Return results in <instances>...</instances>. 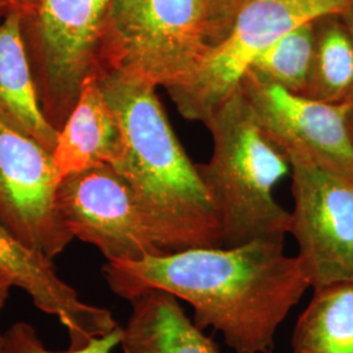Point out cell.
Here are the masks:
<instances>
[{
  "label": "cell",
  "instance_id": "cell-1",
  "mask_svg": "<svg viewBox=\"0 0 353 353\" xmlns=\"http://www.w3.org/2000/svg\"><path fill=\"white\" fill-rule=\"evenodd\" d=\"M285 237L250 241L234 248H194L106 262L105 280L117 296L134 300L164 290L194 309L201 330L221 332L236 353H271L290 310L310 285Z\"/></svg>",
  "mask_w": 353,
  "mask_h": 353
},
{
  "label": "cell",
  "instance_id": "cell-2",
  "mask_svg": "<svg viewBox=\"0 0 353 353\" xmlns=\"http://www.w3.org/2000/svg\"><path fill=\"white\" fill-rule=\"evenodd\" d=\"M122 131L113 164L164 252L221 246L214 203L176 138L156 87L114 71L94 72Z\"/></svg>",
  "mask_w": 353,
  "mask_h": 353
},
{
  "label": "cell",
  "instance_id": "cell-3",
  "mask_svg": "<svg viewBox=\"0 0 353 353\" xmlns=\"http://www.w3.org/2000/svg\"><path fill=\"white\" fill-rule=\"evenodd\" d=\"M212 135V154L199 173L214 203L221 246L285 237L290 212L275 199V188L290 174L284 152L270 139L237 88L204 123Z\"/></svg>",
  "mask_w": 353,
  "mask_h": 353
},
{
  "label": "cell",
  "instance_id": "cell-4",
  "mask_svg": "<svg viewBox=\"0 0 353 353\" xmlns=\"http://www.w3.org/2000/svg\"><path fill=\"white\" fill-rule=\"evenodd\" d=\"M210 49L207 0H113L96 71L169 90L194 75Z\"/></svg>",
  "mask_w": 353,
  "mask_h": 353
},
{
  "label": "cell",
  "instance_id": "cell-5",
  "mask_svg": "<svg viewBox=\"0 0 353 353\" xmlns=\"http://www.w3.org/2000/svg\"><path fill=\"white\" fill-rule=\"evenodd\" d=\"M113 0H30L23 34L42 110L58 131L96 71Z\"/></svg>",
  "mask_w": 353,
  "mask_h": 353
},
{
  "label": "cell",
  "instance_id": "cell-6",
  "mask_svg": "<svg viewBox=\"0 0 353 353\" xmlns=\"http://www.w3.org/2000/svg\"><path fill=\"white\" fill-rule=\"evenodd\" d=\"M348 0H246L227 37L207 52L189 80L168 93L176 110L203 125L237 89L252 59L299 26L341 13Z\"/></svg>",
  "mask_w": 353,
  "mask_h": 353
},
{
  "label": "cell",
  "instance_id": "cell-7",
  "mask_svg": "<svg viewBox=\"0 0 353 353\" xmlns=\"http://www.w3.org/2000/svg\"><path fill=\"white\" fill-rule=\"evenodd\" d=\"M237 88L290 163L316 165L353 182V138L345 102L327 103L294 94L252 71L242 75Z\"/></svg>",
  "mask_w": 353,
  "mask_h": 353
},
{
  "label": "cell",
  "instance_id": "cell-8",
  "mask_svg": "<svg viewBox=\"0 0 353 353\" xmlns=\"http://www.w3.org/2000/svg\"><path fill=\"white\" fill-rule=\"evenodd\" d=\"M290 234L309 285L353 279V182L316 165L290 163Z\"/></svg>",
  "mask_w": 353,
  "mask_h": 353
},
{
  "label": "cell",
  "instance_id": "cell-9",
  "mask_svg": "<svg viewBox=\"0 0 353 353\" xmlns=\"http://www.w3.org/2000/svg\"><path fill=\"white\" fill-rule=\"evenodd\" d=\"M57 207L72 239L97 248L106 262L165 254L130 186L110 165L62 178Z\"/></svg>",
  "mask_w": 353,
  "mask_h": 353
},
{
  "label": "cell",
  "instance_id": "cell-10",
  "mask_svg": "<svg viewBox=\"0 0 353 353\" xmlns=\"http://www.w3.org/2000/svg\"><path fill=\"white\" fill-rule=\"evenodd\" d=\"M61 181L51 152L0 119V223L51 261L74 240L57 207Z\"/></svg>",
  "mask_w": 353,
  "mask_h": 353
},
{
  "label": "cell",
  "instance_id": "cell-11",
  "mask_svg": "<svg viewBox=\"0 0 353 353\" xmlns=\"http://www.w3.org/2000/svg\"><path fill=\"white\" fill-rule=\"evenodd\" d=\"M0 271L24 290L42 313L55 316L67 330L70 348L77 350L119 327L110 310L81 301L58 276L52 261L19 240L0 223Z\"/></svg>",
  "mask_w": 353,
  "mask_h": 353
},
{
  "label": "cell",
  "instance_id": "cell-12",
  "mask_svg": "<svg viewBox=\"0 0 353 353\" xmlns=\"http://www.w3.org/2000/svg\"><path fill=\"white\" fill-rule=\"evenodd\" d=\"M122 147V131L112 105L93 72L84 80L72 112L58 131L51 152L64 176L101 165H112Z\"/></svg>",
  "mask_w": 353,
  "mask_h": 353
},
{
  "label": "cell",
  "instance_id": "cell-13",
  "mask_svg": "<svg viewBox=\"0 0 353 353\" xmlns=\"http://www.w3.org/2000/svg\"><path fill=\"white\" fill-rule=\"evenodd\" d=\"M0 119L46 150H54L58 130L41 106L19 8L0 11Z\"/></svg>",
  "mask_w": 353,
  "mask_h": 353
},
{
  "label": "cell",
  "instance_id": "cell-14",
  "mask_svg": "<svg viewBox=\"0 0 353 353\" xmlns=\"http://www.w3.org/2000/svg\"><path fill=\"white\" fill-rule=\"evenodd\" d=\"M130 303L132 312L119 345L123 353H219L173 294L152 290Z\"/></svg>",
  "mask_w": 353,
  "mask_h": 353
},
{
  "label": "cell",
  "instance_id": "cell-15",
  "mask_svg": "<svg viewBox=\"0 0 353 353\" xmlns=\"http://www.w3.org/2000/svg\"><path fill=\"white\" fill-rule=\"evenodd\" d=\"M293 353H353V279L314 290L292 335Z\"/></svg>",
  "mask_w": 353,
  "mask_h": 353
},
{
  "label": "cell",
  "instance_id": "cell-16",
  "mask_svg": "<svg viewBox=\"0 0 353 353\" xmlns=\"http://www.w3.org/2000/svg\"><path fill=\"white\" fill-rule=\"evenodd\" d=\"M353 94V36L339 13L314 21V50L305 96L344 103Z\"/></svg>",
  "mask_w": 353,
  "mask_h": 353
},
{
  "label": "cell",
  "instance_id": "cell-17",
  "mask_svg": "<svg viewBox=\"0 0 353 353\" xmlns=\"http://www.w3.org/2000/svg\"><path fill=\"white\" fill-rule=\"evenodd\" d=\"M314 50V21L293 29L259 52L246 71L305 96ZM245 71V72H246Z\"/></svg>",
  "mask_w": 353,
  "mask_h": 353
},
{
  "label": "cell",
  "instance_id": "cell-18",
  "mask_svg": "<svg viewBox=\"0 0 353 353\" xmlns=\"http://www.w3.org/2000/svg\"><path fill=\"white\" fill-rule=\"evenodd\" d=\"M121 341L122 327L119 326L106 335L92 339L81 348H68L64 352H55L46 348L32 325L16 322L4 332L1 353H112L115 347L121 345Z\"/></svg>",
  "mask_w": 353,
  "mask_h": 353
},
{
  "label": "cell",
  "instance_id": "cell-19",
  "mask_svg": "<svg viewBox=\"0 0 353 353\" xmlns=\"http://www.w3.org/2000/svg\"><path fill=\"white\" fill-rule=\"evenodd\" d=\"M245 1L246 0H207L211 20V48L227 37L236 14Z\"/></svg>",
  "mask_w": 353,
  "mask_h": 353
},
{
  "label": "cell",
  "instance_id": "cell-20",
  "mask_svg": "<svg viewBox=\"0 0 353 353\" xmlns=\"http://www.w3.org/2000/svg\"><path fill=\"white\" fill-rule=\"evenodd\" d=\"M12 287V280L8 278L3 271H0V312L8 300Z\"/></svg>",
  "mask_w": 353,
  "mask_h": 353
},
{
  "label": "cell",
  "instance_id": "cell-21",
  "mask_svg": "<svg viewBox=\"0 0 353 353\" xmlns=\"http://www.w3.org/2000/svg\"><path fill=\"white\" fill-rule=\"evenodd\" d=\"M339 14L353 36V0H348L347 6L344 7V10Z\"/></svg>",
  "mask_w": 353,
  "mask_h": 353
},
{
  "label": "cell",
  "instance_id": "cell-22",
  "mask_svg": "<svg viewBox=\"0 0 353 353\" xmlns=\"http://www.w3.org/2000/svg\"><path fill=\"white\" fill-rule=\"evenodd\" d=\"M30 0H0V7L4 8H19L24 11L26 7L29 6Z\"/></svg>",
  "mask_w": 353,
  "mask_h": 353
},
{
  "label": "cell",
  "instance_id": "cell-23",
  "mask_svg": "<svg viewBox=\"0 0 353 353\" xmlns=\"http://www.w3.org/2000/svg\"><path fill=\"white\" fill-rule=\"evenodd\" d=\"M345 114H347V122L353 138V94L348 99V101H345Z\"/></svg>",
  "mask_w": 353,
  "mask_h": 353
},
{
  "label": "cell",
  "instance_id": "cell-24",
  "mask_svg": "<svg viewBox=\"0 0 353 353\" xmlns=\"http://www.w3.org/2000/svg\"><path fill=\"white\" fill-rule=\"evenodd\" d=\"M3 341H4V332L0 331V353H1V348H3Z\"/></svg>",
  "mask_w": 353,
  "mask_h": 353
},
{
  "label": "cell",
  "instance_id": "cell-25",
  "mask_svg": "<svg viewBox=\"0 0 353 353\" xmlns=\"http://www.w3.org/2000/svg\"><path fill=\"white\" fill-rule=\"evenodd\" d=\"M3 10H6V8H4V7H0V11H3Z\"/></svg>",
  "mask_w": 353,
  "mask_h": 353
}]
</instances>
